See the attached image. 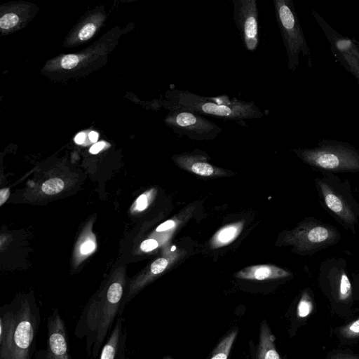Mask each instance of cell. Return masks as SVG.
<instances>
[{
    "label": "cell",
    "mask_w": 359,
    "mask_h": 359,
    "mask_svg": "<svg viewBox=\"0 0 359 359\" xmlns=\"http://www.w3.org/2000/svg\"><path fill=\"white\" fill-rule=\"evenodd\" d=\"M168 262L165 258L156 259L151 265V271L154 274H158L163 272L168 266Z\"/></svg>",
    "instance_id": "obj_23"
},
{
    "label": "cell",
    "mask_w": 359,
    "mask_h": 359,
    "mask_svg": "<svg viewBox=\"0 0 359 359\" xmlns=\"http://www.w3.org/2000/svg\"><path fill=\"white\" fill-rule=\"evenodd\" d=\"M314 182L324 209L344 227L355 233L359 222V204L353 198L348 182L341 180L334 173L323 172Z\"/></svg>",
    "instance_id": "obj_3"
},
{
    "label": "cell",
    "mask_w": 359,
    "mask_h": 359,
    "mask_svg": "<svg viewBox=\"0 0 359 359\" xmlns=\"http://www.w3.org/2000/svg\"><path fill=\"white\" fill-rule=\"evenodd\" d=\"M175 225V223L173 220H167L166 222H164L161 224H160L157 228V231H166L168 229H170L172 227H174Z\"/></svg>",
    "instance_id": "obj_27"
},
{
    "label": "cell",
    "mask_w": 359,
    "mask_h": 359,
    "mask_svg": "<svg viewBox=\"0 0 359 359\" xmlns=\"http://www.w3.org/2000/svg\"><path fill=\"white\" fill-rule=\"evenodd\" d=\"M257 359H280L274 346V337L265 322L260 327Z\"/></svg>",
    "instance_id": "obj_13"
},
{
    "label": "cell",
    "mask_w": 359,
    "mask_h": 359,
    "mask_svg": "<svg viewBox=\"0 0 359 359\" xmlns=\"http://www.w3.org/2000/svg\"><path fill=\"white\" fill-rule=\"evenodd\" d=\"M233 19L245 50L253 52L260 41L256 0H233Z\"/></svg>",
    "instance_id": "obj_8"
},
{
    "label": "cell",
    "mask_w": 359,
    "mask_h": 359,
    "mask_svg": "<svg viewBox=\"0 0 359 359\" xmlns=\"http://www.w3.org/2000/svg\"><path fill=\"white\" fill-rule=\"evenodd\" d=\"M41 311L34 299H18L0 309V359H34Z\"/></svg>",
    "instance_id": "obj_1"
},
{
    "label": "cell",
    "mask_w": 359,
    "mask_h": 359,
    "mask_svg": "<svg viewBox=\"0 0 359 359\" xmlns=\"http://www.w3.org/2000/svg\"><path fill=\"white\" fill-rule=\"evenodd\" d=\"M88 137L92 142H96L98 139V134L95 131H91L88 134Z\"/></svg>",
    "instance_id": "obj_32"
},
{
    "label": "cell",
    "mask_w": 359,
    "mask_h": 359,
    "mask_svg": "<svg viewBox=\"0 0 359 359\" xmlns=\"http://www.w3.org/2000/svg\"><path fill=\"white\" fill-rule=\"evenodd\" d=\"M357 60L359 61V57H358V58H357Z\"/></svg>",
    "instance_id": "obj_34"
},
{
    "label": "cell",
    "mask_w": 359,
    "mask_h": 359,
    "mask_svg": "<svg viewBox=\"0 0 359 359\" xmlns=\"http://www.w3.org/2000/svg\"><path fill=\"white\" fill-rule=\"evenodd\" d=\"M105 145L104 142H100L94 144L90 149V152L91 154H97Z\"/></svg>",
    "instance_id": "obj_29"
},
{
    "label": "cell",
    "mask_w": 359,
    "mask_h": 359,
    "mask_svg": "<svg viewBox=\"0 0 359 359\" xmlns=\"http://www.w3.org/2000/svg\"><path fill=\"white\" fill-rule=\"evenodd\" d=\"M96 30L93 23L89 22L85 25L79 32V38L81 40H87L93 36Z\"/></svg>",
    "instance_id": "obj_21"
},
{
    "label": "cell",
    "mask_w": 359,
    "mask_h": 359,
    "mask_svg": "<svg viewBox=\"0 0 359 359\" xmlns=\"http://www.w3.org/2000/svg\"><path fill=\"white\" fill-rule=\"evenodd\" d=\"M332 53L344 67L355 77L359 83V61L355 57L348 54H339L336 52Z\"/></svg>",
    "instance_id": "obj_16"
},
{
    "label": "cell",
    "mask_w": 359,
    "mask_h": 359,
    "mask_svg": "<svg viewBox=\"0 0 359 359\" xmlns=\"http://www.w3.org/2000/svg\"><path fill=\"white\" fill-rule=\"evenodd\" d=\"M351 332L353 333H359V319L355 321L349 327Z\"/></svg>",
    "instance_id": "obj_31"
},
{
    "label": "cell",
    "mask_w": 359,
    "mask_h": 359,
    "mask_svg": "<svg viewBox=\"0 0 359 359\" xmlns=\"http://www.w3.org/2000/svg\"><path fill=\"white\" fill-rule=\"evenodd\" d=\"M311 310L312 305L311 302L308 298L302 297L297 307L298 316L301 318H304L311 313Z\"/></svg>",
    "instance_id": "obj_20"
},
{
    "label": "cell",
    "mask_w": 359,
    "mask_h": 359,
    "mask_svg": "<svg viewBox=\"0 0 359 359\" xmlns=\"http://www.w3.org/2000/svg\"><path fill=\"white\" fill-rule=\"evenodd\" d=\"M242 227V223H235L222 228L212 238L213 245L217 248L229 244L239 235Z\"/></svg>",
    "instance_id": "obj_14"
},
{
    "label": "cell",
    "mask_w": 359,
    "mask_h": 359,
    "mask_svg": "<svg viewBox=\"0 0 359 359\" xmlns=\"http://www.w3.org/2000/svg\"><path fill=\"white\" fill-rule=\"evenodd\" d=\"M289 276H290V273L288 271L270 264L248 266L236 274L238 278L257 280L283 278Z\"/></svg>",
    "instance_id": "obj_12"
},
{
    "label": "cell",
    "mask_w": 359,
    "mask_h": 359,
    "mask_svg": "<svg viewBox=\"0 0 359 359\" xmlns=\"http://www.w3.org/2000/svg\"><path fill=\"white\" fill-rule=\"evenodd\" d=\"M137 208L139 210H143L147 207V198L145 194H142L137 199Z\"/></svg>",
    "instance_id": "obj_25"
},
{
    "label": "cell",
    "mask_w": 359,
    "mask_h": 359,
    "mask_svg": "<svg viewBox=\"0 0 359 359\" xmlns=\"http://www.w3.org/2000/svg\"><path fill=\"white\" fill-rule=\"evenodd\" d=\"M86 138V135L84 133H79L77 134L74 138V141L78 144H81L84 142Z\"/></svg>",
    "instance_id": "obj_30"
},
{
    "label": "cell",
    "mask_w": 359,
    "mask_h": 359,
    "mask_svg": "<svg viewBox=\"0 0 359 359\" xmlns=\"http://www.w3.org/2000/svg\"><path fill=\"white\" fill-rule=\"evenodd\" d=\"M275 14L285 48L287 67L294 72L300 54L310 57V48L292 0H273Z\"/></svg>",
    "instance_id": "obj_5"
},
{
    "label": "cell",
    "mask_w": 359,
    "mask_h": 359,
    "mask_svg": "<svg viewBox=\"0 0 359 359\" xmlns=\"http://www.w3.org/2000/svg\"><path fill=\"white\" fill-rule=\"evenodd\" d=\"M128 333L125 318L118 317L101 349L99 359H127Z\"/></svg>",
    "instance_id": "obj_10"
},
{
    "label": "cell",
    "mask_w": 359,
    "mask_h": 359,
    "mask_svg": "<svg viewBox=\"0 0 359 359\" xmlns=\"http://www.w3.org/2000/svg\"><path fill=\"white\" fill-rule=\"evenodd\" d=\"M19 21L18 16L13 13L4 15L0 19V27L3 29H8L15 27Z\"/></svg>",
    "instance_id": "obj_18"
},
{
    "label": "cell",
    "mask_w": 359,
    "mask_h": 359,
    "mask_svg": "<svg viewBox=\"0 0 359 359\" xmlns=\"http://www.w3.org/2000/svg\"><path fill=\"white\" fill-rule=\"evenodd\" d=\"M351 293V285L345 273H342L340 278L339 284V296L342 299H346Z\"/></svg>",
    "instance_id": "obj_19"
},
{
    "label": "cell",
    "mask_w": 359,
    "mask_h": 359,
    "mask_svg": "<svg viewBox=\"0 0 359 359\" xmlns=\"http://www.w3.org/2000/svg\"><path fill=\"white\" fill-rule=\"evenodd\" d=\"M167 107H182L201 115L215 116L236 121L246 126V119L259 118L263 116L262 111L254 101L240 100L235 97L222 95L207 97L196 95L189 90L172 89L167 92Z\"/></svg>",
    "instance_id": "obj_2"
},
{
    "label": "cell",
    "mask_w": 359,
    "mask_h": 359,
    "mask_svg": "<svg viewBox=\"0 0 359 359\" xmlns=\"http://www.w3.org/2000/svg\"><path fill=\"white\" fill-rule=\"evenodd\" d=\"M236 336V330L227 334L214 350L210 359H227Z\"/></svg>",
    "instance_id": "obj_15"
},
{
    "label": "cell",
    "mask_w": 359,
    "mask_h": 359,
    "mask_svg": "<svg viewBox=\"0 0 359 359\" xmlns=\"http://www.w3.org/2000/svg\"><path fill=\"white\" fill-rule=\"evenodd\" d=\"M163 359H172V358H170V357H165V358H163Z\"/></svg>",
    "instance_id": "obj_33"
},
{
    "label": "cell",
    "mask_w": 359,
    "mask_h": 359,
    "mask_svg": "<svg viewBox=\"0 0 359 359\" xmlns=\"http://www.w3.org/2000/svg\"><path fill=\"white\" fill-rule=\"evenodd\" d=\"M95 248V244L92 241L85 242L81 247V252L82 254H88L92 252Z\"/></svg>",
    "instance_id": "obj_26"
},
{
    "label": "cell",
    "mask_w": 359,
    "mask_h": 359,
    "mask_svg": "<svg viewBox=\"0 0 359 359\" xmlns=\"http://www.w3.org/2000/svg\"><path fill=\"white\" fill-rule=\"evenodd\" d=\"M165 123L178 135L196 140L216 137L222 129L205 116L178 107H169Z\"/></svg>",
    "instance_id": "obj_7"
},
{
    "label": "cell",
    "mask_w": 359,
    "mask_h": 359,
    "mask_svg": "<svg viewBox=\"0 0 359 359\" xmlns=\"http://www.w3.org/2000/svg\"><path fill=\"white\" fill-rule=\"evenodd\" d=\"M340 233L332 225L314 217L308 218L288 233L287 241L297 250L306 255H313L336 244Z\"/></svg>",
    "instance_id": "obj_6"
},
{
    "label": "cell",
    "mask_w": 359,
    "mask_h": 359,
    "mask_svg": "<svg viewBox=\"0 0 359 359\" xmlns=\"http://www.w3.org/2000/svg\"><path fill=\"white\" fill-rule=\"evenodd\" d=\"M314 18L323 31L330 43L332 52L339 54H348L355 58L359 57V43L348 37H345L335 31L316 11L312 12Z\"/></svg>",
    "instance_id": "obj_11"
},
{
    "label": "cell",
    "mask_w": 359,
    "mask_h": 359,
    "mask_svg": "<svg viewBox=\"0 0 359 359\" xmlns=\"http://www.w3.org/2000/svg\"><path fill=\"white\" fill-rule=\"evenodd\" d=\"M158 244L154 239H148L143 241L141 244V249L144 252H149L158 247Z\"/></svg>",
    "instance_id": "obj_24"
},
{
    "label": "cell",
    "mask_w": 359,
    "mask_h": 359,
    "mask_svg": "<svg viewBox=\"0 0 359 359\" xmlns=\"http://www.w3.org/2000/svg\"><path fill=\"white\" fill-rule=\"evenodd\" d=\"M10 191L8 188H4L0 191V205L1 206L8 199Z\"/></svg>",
    "instance_id": "obj_28"
},
{
    "label": "cell",
    "mask_w": 359,
    "mask_h": 359,
    "mask_svg": "<svg viewBox=\"0 0 359 359\" xmlns=\"http://www.w3.org/2000/svg\"><path fill=\"white\" fill-rule=\"evenodd\" d=\"M78 56L73 54H69L64 56L61 60V66L66 69H70L75 67L79 63Z\"/></svg>",
    "instance_id": "obj_22"
},
{
    "label": "cell",
    "mask_w": 359,
    "mask_h": 359,
    "mask_svg": "<svg viewBox=\"0 0 359 359\" xmlns=\"http://www.w3.org/2000/svg\"><path fill=\"white\" fill-rule=\"evenodd\" d=\"M64 188V182L60 178H52L46 180L42 184V191L48 195L57 194Z\"/></svg>",
    "instance_id": "obj_17"
},
{
    "label": "cell",
    "mask_w": 359,
    "mask_h": 359,
    "mask_svg": "<svg viewBox=\"0 0 359 359\" xmlns=\"http://www.w3.org/2000/svg\"><path fill=\"white\" fill-rule=\"evenodd\" d=\"M34 359H71L67 328L57 308L47 318L46 348L36 350Z\"/></svg>",
    "instance_id": "obj_9"
},
{
    "label": "cell",
    "mask_w": 359,
    "mask_h": 359,
    "mask_svg": "<svg viewBox=\"0 0 359 359\" xmlns=\"http://www.w3.org/2000/svg\"><path fill=\"white\" fill-rule=\"evenodd\" d=\"M294 151L303 162L323 172H359V150L348 142L323 140L313 148Z\"/></svg>",
    "instance_id": "obj_4"
}]
</instances>
